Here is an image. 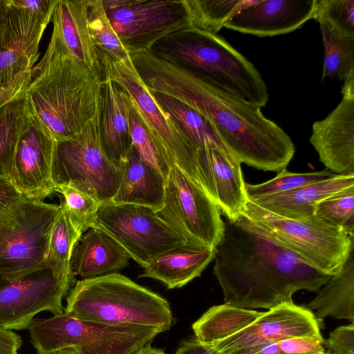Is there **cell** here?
<instances>
[{"label":"cell","instance_id":"1","mask_svg":"<svg viewBox=\"0 0 354 354\" xmlns=\"http://www.w3.org/2000/svg\"><path fill=\"white\" fill-rule=\"evenodd\" d=\"M131 55L150 91L174 97L203 116L241 164L276 172L286 168L294 156L295 145L281 127L263 115L261 108L149 51Z\"/></svg>","mask_w":354,"mask_h":354},{"label":"cell","instance_id":"2","mask_svg":"<svg viewBox=\"0 0 354 354\" xmlns=\"http://www.w3.org/2000/svg\"><path fill=\"white\" fill-rule=\"evenodd\" d=\"M223 232L213 248V273L225 304L270 310L293 303L300 290L317 292L331 276L312 267L244 214L223 219Z\"/></svg>","mask_w":354,"mask_h":354},{"label":"cell","instance_id":"3","mask_svg":"<svg viewBox=\"0 0 354 354\" xmlns=\"http://www.w3.org/2000/svg\"><path fill=\"white\" fill-rule=\"evenodd\" d=\"M102 80L53 30L44 55L32 70L26 97L31 111L56 141L71 139L99 111Z\"/></svg>","mask_w":354,"mask_h":354},{"label":"cell","instance_id":"4","mask_svg":"<svg viewBox=\"0 0 354 354\" xmlns=\"http://www.w3.org/2000/svg\"><path fill=\"white\" fill-rule=\"evenodd\" d=\"M149 52L255 106L269 100L256 67L218 34L189 27L160 39Z\"/></svg>","mask_w":354,"mask_h":354},{"label":"cell","instance_id":"5","mask_svg":"<svg viewBox=\"0 0 354 354\" xmlns=\"http://www.w3.org/2000/svg\"><path fill=\"white\" fill-rule=\"evenodd\" d=\"M64 313L109 325L170 329L174 318L169 303L119 273L77 281L66 298Z\"/></svg>","mask_w":354,"mask_h":354},{"label":"cell","instance_id":"6","mask_svg":"<svg viewBox=\"0 0 354 354\" xmlns=\"http://www.w3.org/2000/svg\"><path fill=\"white\" fill-rule=\"evenodd\" d=\"M37 354L72 348L74 354H135L163 331L136 325H109L66 313L33 319L27 328Z\"/></svg>","mask_w":354,"mask_h":354},{"label":"cell","instance_id":"7","mask_svg":"<svg viewBox=\"0 0 354 354\" xmlns=\"http://www.w3.org/2000/svg\"><path fill=\"white\" fill-rule=\"evenodd\" d=\"M97 52L103 77L115 82L128 94L133 108L164 160L170 167L178 166L201 187L196 151L174 120L156 101L131 57L118 61L104 53Z\"/></svg>","mask_w":354,"mask_h":354},{"label":"cell","instance_id":"8","mask_svg":"<svg viewBox=\"0 0 354 354\" xmlns=\"http://www.w3.org/2000/svg\"><path fill=\"white\" fill-rule=\"evenodd\" d=\"M243 214L312 267L330 276L341 270L354 250V236L315 216L303 220L287 218L248 198Z\"/></svg>","mask_w":354,"mask_h":354},{"label":"cell","instance_id":"9","mask_svg":"<svg viewBox=\"0 0 354 354\" xmlns=\"http://www.w3.org/2000/svg\"><path fill=\"white\" fill-rule=\"evenodd\" d=\"M100 122L99 109L76 136L55 142L51 177L55 189L73 187L102 205L111 203L117 193L122 165L105 154L100 142Z\"/></svg>","mask_w":354,"mask_h":354},{"label":"cell","instance_id":"10","mask_svg":"<svg viewBox=\"0 0 354 354\" xmlns=\"http://www.w3.org/2000/svg\"><path fill=\"white\" fill-rule=\"evenodd\" d=\"M59 205L21 197L0 212V275L15 279L48 267L51 230Z\"/></svg>","mask_w":354,"mask_h":354},{"label":"cell","instance_id":"11","mask_svg":"<svg viewBox=\"0 0 354 354\" xmlns=\"http://www.w3.org/2000/svg\"><path fill=\"white\" fill-rule=\"evenodd\" d=\"M91 227L111 236L143 268L160 254L187 243L156 211L135 204H102Z\"/></svg>","mask_w":354,"mask_h":354},{"label":"cell","instance_id":"12","mask_svg":"<svg viewBox=\"0 0 354 354\" xmlns=\"http://www.w3.org/2000/svg\"><path fill=\"white\" fill-rule=\"evenodd\" d=\"M158 216L187 243L214 248L223 232L221 212L196 182L178 166L169 170L162 207Z\"/></svg>","mask_w":354,"mask_h":354},{"label":"cell","instance_id":"13","mask_svg":"<svg viewBox=\"0 0 354 354\" xmlns=\"http://www.w3.org/2000/svg\"><path fill=\"white\" fill-rule=\"evenodd\" d=\"M105 10L129 55L149 52L164 37L192 27L186 0H122Z\"/></svg>","mask_w":354,"mask_h":354},{"label":"cell","instance_id":"14","mask_svg":"<svg viewBox=\"0 0 354 354\" xmlns=\"http://www.w3.org/2000/svg\"><path fill=\"white\" fill-rule=\"evenodd\" d=\"M73 281L55 275L48 267L15 279L0 275V328L27 329L34 317L42 311L62 315V299Z\"/></svg>","mask_w":354,"mask_h":354},{"label":"cell","instance_id":"15","mask_svg":"<svg viewBox=\"0 0 354 354\" xmlns=\"http://www.w3.org/2000/svg\"><path fill=\"white\" fill-rule=\"evenodd\" d=\"M48 24L13 4L0 6V87L27 85Z\"/></svg>","mask_w":354,"mask_h":354},{"label":"cell","instance_id":"16","mask_svg":"<svg viewBox=\"0 0 354 354\" xmlns=\"http://www.w3.org/2000/svg\"><path fill=\"white\" fill-rule=\"evenodd\" d=\"M55 142L30 110L27 127L17 145L9 178L22 197L44 201L55 191L51 177Z\"/></svg>","mask_w":354,"mask_h":354},{"label":"cell","instance_id":"17","mask_svg":"<svg viewBox=\"0 0 354 354\" xmlns=\"http://www.w3.org/2000/svg\"><path fill=\"white\" fill-rule=\"evenodd\" d=\"M311 310L294 303L263 312L251 324L213 345L224 354L292 337L322 338Z\"/></svg>","mask_w":354,"mask_h":354},{"label":"cell","instance_id":"18","mask_svg":"<svg viewBox=\"0 0 354 354\" xmlns=\"http://www.w3.org/2000/svg\"><path fill=\"white\" fill-rule=\"evenodd\" d=\"M339 104L312 126L309 141L335 174L354 175V77L344 81Z\"/></svg>","mask_w":354,"mask_h":354},{"label":"cell","instance_id":"19","mask_svg":"<svg viewBox=\"0 0 354 354\" xmlns=\"http://www.w3.org/2000/svg\"><path fill=\"white\" fill-rule=\"evenodd\" d=\"M317 0H245L224 28L258 37L291 32L313 19Z\"/></svg>","mask_w":354,"mask_h":354},{"label":"cell","instance_id":"20","mask_svg":"<svg viewBox=\"0 0 354 354\" xmlns=\"http://www.w3.org/2000/svg\"><path fill=\"white\" fill-rule=\"evenodd\" d=\"M196 159L201 187L221 215L236 221L248 201L241 163L212 148L197 150Z\"/></svg>","mask_w":354,"mask_h":354},{"label":"cell","instance_id":"21","mask_svg":"<svg viewBox=\"0 0 354 354\" xmlns=\"http://www.w3.org/2000/svg\"><path fill=\"white\" fill-rule=\"evenodd\" d=\"M132 109L128 94L115 82L103 77L100 106V137L107 157L122 165L133 144L129 125Z\"/></svg>","mask_w":354,"mask_h":354},{"label":"cell","instance_id":"22","mask_svg":"<svg viewBox=\"0 0 354 354\" xmlns=\"http://www.w3.org/2000/svg\"><path fill=\"white\" fill-rule=\"evenodd\" d=\"M131 257L111 236L91 227L82 234L72 252L70 267L82 279L113 273L126 268Z\"/></svg>","mask_w":354,"mask_h":354},{"label":"cell","instance_id":"23","mask_svg":"<svg viewBox=\"0 0 354 354\" xmlns=\"http://www.w3.org/2000/svg\"><path fill=\"white\" fill-rule=\"evenodd\" d=\"M354 185V175L333 176L290 191L250 200L262 208L287 218L314 216L317 205L328 196Z\"/></svg>","mask_w":354,"mask_h":354},{"label":"cell","instance_id":"24","mask_svg":"<svg viewBox=\"0 0 354 354\" xmlns=\"http://www.w3.org/2000/svg\"><path fill=\"white\" fill-rule=\"evenodd\" d=\"M88 12V0H57L52 16L53 30L80 62L103 75L89 30Z\"/></svg>","mask_w":354,"mask_h":354},{"label":"cell","instance_id":"25","mask_svg":"<svg viewBox=\"0 0 354 354\" xmlns=\"http://www.w3.org/2000/svg\"><path fill=\"white\" fill-rule=\"evenodd\" d=\"M165 177L145 162L132 146L122 164L121 180L111 203L135 204L160 210L165 194Z\"/></svg>","mask_w":354,"mask_h":354},{"label":"cell","instance_id":"26","mask_svg":"<svg viewBox=\"0 0 354 354\" xmlns=\"http://www.w3.org/2000/svg\"><path fill=\"white\" fill-rule=\"evenodd\" d=\"M214 254L212 248L187 243L152 260L140 277L160 281L169 289L181 288L201 276Z\"/></svg>","mask_w":354,"mask_h":354},{"label":"cell","instance_id":"27","mask_svg":"<svg viewBox=\"0 0 354 354\" xmlns=\"http://www.w3.org/2000/svg\"><path fill=\"white\" fill-rule=\"evenodd\" d=\"M307 307L310 310H315L314 315L318 321L331 317L353 323L354 250L341 270L320 288Z\"/></svg>","mask_w":354,"mask_h":354},{"label":"cell","instance_id":"28","mask_svg":"<svg viewBox=\"0 0 354 354\" xmlns=\"http://www.w3.org/2000/svg\"><path fill=\"white\" fill-rule=\"evenodd\" d=\"M150 91L161 107L177 123L196 151L212 148L235 159L216 131L203 116L174 97Z\"/></svg>","mask_w":354,"mask_h":354},{"label":"cell","instance_id":"29","mask_svg":"<svg viewBox=\"0 0 354 354\" xmlns=\"http://www.w3.org/2000/svg\"><path fill=\"white\" fill-rule=\"evenodd\" d=\"M262 313L227 304L214 306L192 324V330L199 342L213 344L245 328Z\"/></svg>","mask_w":354,"mask_h":354},{"label":"cell","instance_id":"30","mask_svg":"<svg viewBox=\"0 0 354 354\" xmlns=\"http://www.w3.org/2000/svg\"><path fill=\"white\" fill-rule=\"evenodd\" d=\"M30 113L26 92L0 108V176L8 179L17 145Z\"/></svg>","mask_w":354,"mask_h":354},{"label":"cell","instance_id":"31","mask_svg":"<svg viewBox=\"0 0 354 354\" xmlns=\"http://www.w3.org/2000/svg\"><path fill=\"white\" fill-rule=\"evenodd\" d=\"M324 48L322 80H347L354 77V38L345 37L326 21H319Z\"/></svg>","mask_w":354,"mask_h":354},{"label":"cell","instance_id":"32","mask_svg":"<svg viewBox=\"0 0 354 354\" xmlns=\"http://www.w3.org/2000/svg\"><path fill=\"white\" fill-rule=\"evenodd\" d=\"M82 234L72 225L59 206L49 240L46 264L59 277L74 279L70 261L72 252Z\"/></svg>","mask_w":354,"mask_h":354},{"label":"cell","instance_id":"33","mask_svg":"<svg viewBox=\"0 0 354 354\" xmlns=\"http://www.w3.org/2000/svg\"><path fill=\"white\" fill-rule=\"evenodd\" d=\"M244 1L245 0H186L192 27L217 34Z\"/></svg>","mask_w":354,"mask_h":354},{"label":"cell","instance_id":"34","mask_svg":"<svg viewBox=\"0 0 354 354\" xmlns=\"http://www.w3.org/2000/svg\"><path fill=\"white\" fill-rule=\"evenodd\" d=\"M88 26L93 42L98 51L118 61L130 59L107 17L101 0H88Z\"/></svg>","mask_w":354,"mask_h":354},{"label":"cell","instance_id":"35","mask_svg":"<svg viewBox=\"0 0 354 354\" xmlns=\"http://www.w3.org/2000/svg\"><path fill=\"white\" fill-rule=\"evenodd\" d=\"M314 216L354 236V185L320 201L316 206Z\"/></svg>","mask_w":354,"mask_h":354},{"label":"cell","instance_id":"36","mask_svg":"<svg viewBox=\"0 0 354 354\" xmlns=\"http://www.w3.org/2000/svg\"><path fill=\"white\" fill-rule=\"evenodd\" d=\"M334 174L327 169L310 173H293L284 169L268 181L256 185L245 183V192L248 198L253 200L323 180Z\"/></svg>","mask_w":354,"mask_h":354},{"label":"cell","instance_id":"37","mask_svg":"<svg viewBox=\"0 0 354 354\" xmlns=\"http://www.w3.org/2000/svg\"><path fill=\"white\" fill-rule=\"evenodd\" d=\"M55 191L62 195L59 206L73 227L82 234L91 228L101 204L88 194L71 187H59Z\"/></svg>","mask_w":354,"mask_h":354},{"label":"cell","instance_id":"38","mask_svg":"<svg viewBox=\"0 0 354 354\" xmlns=\"http://www.w3.org/2000/svg\"><path fill=\"white\" fill-rule=\"evenodd\" d=\"M313 19L324 21L338 33L354 38V0H317Z\"/></svg>","mask_w":354,"mask_h":354},{"label":"cell","instance_id":"39","mask_svg":"<svg viewBox=\"0 0 354 354\" xmlns=\"http://www.w3.org/2000/svg\"><path fill=\"white\" fill-rule=\"evenodd\" d=\"M129 125L133 146L140 157L167 178L171 167L158 153L133 106L129 116Z\"/></svg>","mask_w":354,"mask_h":354},{"label":"cell","instance_id":"40","mask_svg":"<svg viewBox=\"0 0 354 354\" xmlns=\"http://www.w3.org/2000/svg\"><path fill=\"white\" fill-rule=\"evenodd\" d=\"M324 339L292 337L263 344L254 354H328Z\"/></svg>","mask_w":354,"mask_h":354},{"label":"cell","instance_id":"41","mask_svg":"<svg viewBox=\"0 0 354 354\" xmlns=\"http://www.w3.org/2000/svg\"><path fill=\"white\" fill-rule=\"evenodd\" d=\"M329 354H354V324L339 326L324 341Z\"/></svg>","mask_w":354,"mask_h":354},{"label":"cell","instance_id":"42","mask_svg":"<svg viewBox=\"0 0 354 354\" xmlns=\"http://www.w3.org/2000/svg\"><path fill=\"white\" fill-rule=\"evenodd\" d=\"M14 5L48 24L57 0H12Z\"/></svg>","mask_w":354,"mask_h":354},{"label":"cell","instance_id":"43","mask_svg":"<svg viewBox=\"0 0 354 354\" xmlns=\"http://www.w3.org/2000/svg\"><path fill=\"white\" fill-rule=\"evenodd\" d=\"M175 354H224L213 344L199 342L196 337L187 339L181 342Z\"/></svg>","mask_w":354,"mask_h":354},{"label":"cell","instance_id":"44","mask_svg":"<svg viewBox=\"0 0 354 354\" xmlns=\"http://www.w3.org/2000/svg\"><path fill=\"white\" fill-rule=\"evenodd\" d=\"M21 345L19 335L10 330L0 328V354H19Z\"/></svg>","mask_w":354,"mask_h":354},{"label":"cell","instance_id":"45","mask_svg":"<svg viewBox=\"0 0 354 354\" xmlns=\"http://www.w3.org/2000/svg\"><path fill=\"white\" fill-rule=\"evenodd\" d=\"M21 197L11 181L0 176V212L6 209Z\"/></svg>","mask_w":354,"mask_h":354},{"label":"cell","instance_id":"46","mask_svg":"<svg viewBox=\"0 0 354 354\" xmlns=\"http://www.w3.org/2000/svg\"><path fill=\"white\" fill-rule=\"evenodd\" d=\"M27 85L11 88L0 87V108L25 94Z\"/></svg>","mask_w":354,"mask_h":354},{"label":"cell","instance_id":"47","mask_svg":"<svg viewBox=\"0 0 354 354\" xmlns=\"http://www.w3.org/2000/svg\"><path fill=\"white\" fill-rule=\"evenodd\" d=\"M135 354H167L163 350L152 347L151 344L142 347Z\"/></svg>","mask_w":354,"mask_h":354},{"label":"cell","instance_id":"48","mask_svg":"<svg viewBox=\"0 0 354 354\" xmlns=\"http://www.w3.org/2000/svg\"><path fill=\"white\" fill-rule=\"evenodd\" d=\"M53 354H74V351L72 348H67L58 351Z\"/></svg>","mask_w":354,"mask_h":354},{"label":"cell","instance_id":"49","mask_svg":"<svg viewBox=\"0 0 354 354\" xmlns=\"http://www.w3.org/2000/svg\"><path fill=\"white\" fill-rule=\"evenodd\" d=\"M1 0H0V6H1Z\"/></svg>","mask_w":354,"mask_h":354},{"label":"cell","instance_id":"50","mask_svg":"<svg viewBox=\"0 0 354 354\" xmlns=\"http://www.w3.org/2000/svg\"><path fill=\"white\" fill-rule=\"evenodd\" d=\"M326 353H327V352H326ZM328 354H329V353H328Z\"/></svg>","mask_w":354,"mask_h":354}]
</instances>
